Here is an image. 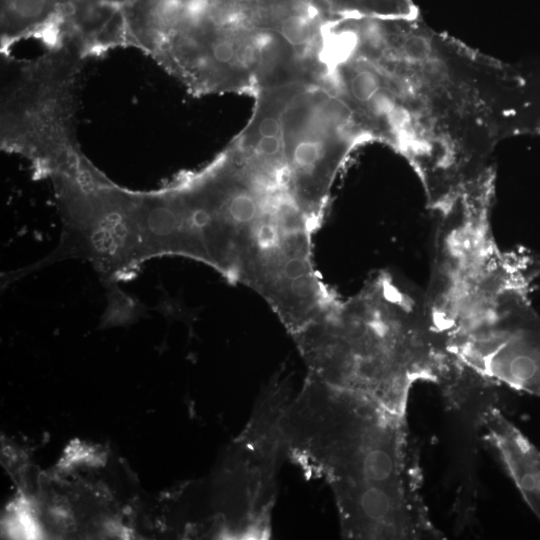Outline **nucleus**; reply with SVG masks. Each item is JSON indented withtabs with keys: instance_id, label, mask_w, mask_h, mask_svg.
Returning <instances> with one entry per match:
<instances>
[{
	"instance_id": "obj_1",
	"label": "nucleus",
	"mask_w": 540,
	"mask_h": 540,
	"mask_svg": "<svg viewBox=\"0 0 540 540\" xmlns=\"http://www.w3.org/2000/svg\"><path fill=\"white\" fill-rule=\"evenodd\" d=\"M358 50L371 68L358 111L374 140L410 162L437 210L494 177L503 139L536 132L540 100L527 77L419 15L372 20Z\"/></svg>"
},
{
	"instance_id": "obj_2",
	"label": "nucleus",
	"mask_w": 540,
	"mask_h": 540,
	"mask_svg": "<svg viewBox=\"0 0 540 540\" xmlns=\"http://www.w3.org/2000/svg\"><path fill=\"white\" fill-rule=\"evenodd\" d=\"M287 455L325 478L350 539L438 536L419 498L405 415L307 376L290 400Z\"/></svg>"
},
{
	"instance_id": "obj_3",
	"label": "nucleus",
	"mask_w": 540,
	"mask_h": 540,
	"mask_svg": "<svg viewBox=\"0 0 540 540\" xmlns=\"http://www.w3.org/2000/svg\"><path fill=\"white\" fill-rule=\"evenodd\" d=\"M167 185L179 256L209 265L268 304L300 296L317 280L312 237L318 225L224 153Z\"/></svg>"
},
{
	"instance_id": "obj_4",
	"label": "nucleus",
	"mask_w": 540,
	"mask_h": 540,
	"mask_svg": "<svg viewBox=\"0 0 540 540\" xmlns=\"http://www.w3.org/2000/svg\"><path fill=\"white\" fill-rule=\"evenodd\" d=\"M292 337L308 376L402 415L412 385L435 382L448 355L424 299L383 273Z\"/></svg>"
},
{
	"instance_id": "obj_5",
	"label": "nucleus",
	"mask_w": 540,
	"mask_h": 540,
	"mask_svg": "<svg viewBox=\"0 0 540 540\" xmlns=\"http://www.w3.org/2000/svg\"><path fill=\"white\" fill-rule=\"evenodd\" d=\"M122 16L126 45L203 94L241 89L270 29L263 0H129Z\"/></svg>"
},
{
	"instance_id": "obj_6",
	"label": "nucleus",
	"mask_w": 540,
	"mask_h": 540,
	"mask_svg": "<svg viewBox=\"0 0 540 540\" xmlns=\"http://www.w3.org/2000/svg\"><path fill=\"white\" fill-rule=\"evenodd\" d=\"M82 55L73 45L51 48L36 62L20 69L5 92L2 146L37 164L74 141L75 62ZM83 56V55H82Z\"/></svg>"
},
{
	"instance_id": "obj_7",
	"label": "nucleus",
	"mask_w": 540,
	"mask_h": 540,
	"mask_svg": "<svg viewBox=\"0 0 540 540\" xmlns=\"http://www.w3.org/2000/svg\"><path fill=\"white\" fill-rule=\"evenodd\" d=\"M291 400L288 382H274L261 395L226 468L228 505L224 520L232 536H263L274 499L275 477L287 454L283 417Z\"/></svg>"
},
{
	"instance_id": "obj_8",
	"label": "nucleus",
	"mask_w": 540,
	"mask_h": 540,
	"mask_svg": "<svg viewBox=\"0 0 540 540\" xmlns=\"http://www.w3.org/2000/svg\"><path fill=\"white\" fill-rule=\"evenodd\" d=\"M479 422L523 500L540 519V451L496 407H485Z\"/></svg>"
},
{
	"instance_id": "obj_9",
	"label": "nucleus",
	"mask_w": 540,
	"mask_h": 540,
	"mask_svg": "<svg viewBox=\"0 0 540 540\" xmlns=\"http://www.w3.org/2000/svg\"><path fill=\"white\" fill-rule=\"evenodd\" d=\"M342 18L410 16L416 11L412 0H325Z\"/></svg>"
},
{
	"instance_id": "obj_10",
	"label": "nucleus",
	"mask_w": 540,
	"mask_h": 540,
	"mask_svg": "<svg viewBox=\"0 0 540 540\" xmlns=\"http://www.w3.org/2000/svg\"><path fill=\"white\" fill-rule=\"evenodd\" d=\"M34 5L55 8V9H66L71 4L72 0H22Z\"/></svg>"
},
{
	"instance_id": "obj_11",
	"label": "nucleus",
	"mask_w": 540,
	"mask_h": 540,
	"mask_svg": "<svg viewBox=\"0 0 540 540\" xmlns=\"http://www.w3.org/2000/svg\"><path fill=\"white\" fill-rule=\"evenodd\" d=\"M86 3L99 5L102 7L110 8L115 11H121L123 6L129 1V0H81Z\"/></svg>"
}]
</instances>
